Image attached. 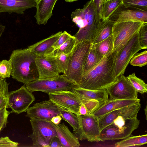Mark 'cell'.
I'll return each mask as SVG.
<instances>
[{
	"instance_id": "1",
	"label": "cell",
	"mask_w": 147,
	"mask_h": 147,
	"mask_svg": "<svg viewBox=\"0 0 147 147\" xmlns=\"http://www.w3.org/2000/svg\"><path fill=\"white\" fill-rule=\"evenodd\" d=\"M117 54L110 53L94 67L84 74L77 86L91 90L106 89L115 82L114 66Z\"/></svg>"
},
{
	"instance_id": "2",
	"label": "cell",
	"mask_w": 147,
	"mask_h": 147,
	"mask_svg": "<svg viewBox=\"0 0 147 147\" xmlns=\"http://www.w3.org/2000/svg\"><path fill=\"white\" fill-rule=\"evenodd\" d=\"M72 21L79 29L74 36L76 42L87 40L93 42L102 20L93 0L87 2L82 9H77L71 14Z\"/></svg>"
},
{
	"instance_id": "3",
	"label": "cell",
	"mask_w": 147,
	"mask_h": 147,
	"mask_svg": "<svg viewBox=\"0 0 147 147\" xmlns=\"http://www.w3.org/2000/svg\"><path fill=\"white\" fill-rule=\"evenodd\" d=\"M35 57L27 48L13 51L9 58L12 64V78L24 84L38 79Z\"/></svg>"
},
{
	"instance_id": "4",
	"label": "cell",
	"mask_w": 147,
	"mask_h": 147,
	"mask_svg": "<svg viewBox=\"0 0 147 147\" xmlns=\"http://www.w3.org/2000/svg\"><path fill=\"white\" fill-rule=\"evenodd\" d=\"M91 44L86 40L76 42L70 54L67 69L63 74L77 86L83 76L85 63Z\"/></svg>"
},
{
	"instance_id": "5",
	"label": "cell",
	"mask_w": 147,
	"mask_h": 147,
	"mask_svg": "<svg viewBox=\"0 0 147 147\" xmlns=\"http://www.w3.org/2000/svg\"><path fill=\"white\" fill-rule=\"evenodd\" d=\"M31 92L40 91L49 94L58 91L71 90L76 84L63 74L57 78L47 80L38 79L25 84Z\"/></svg>"
},
{
	"instance_id": "6",
	"label": "cell",
	"mask_w": 147,
	"mask_h": 147,
	"mask_svg": "<svg viewBox=\"0 0 147 147\" xmlns=\"http://www.w3.org/2000/svg\"><path fill=\"white\" fill-rule=\"evenodd\" d=\"M32 130L28 136L35 147H47L52 138L57 136L55 125L51 121L36 118L30 119Z\"/></svg>"
},
{
	"instance_id": "7",
	"label": "cell",
	"mask_w": 147,
	"mask_h": 147,
	"mask_svg": "<svg viewBox=\"0 0 147 147\" xmlns=\"http://www.w3.org/2000/svg\"><path fill=\"white\" fill-rule=\"evenodd\" d=\"M144 24L133 21L114 23L112 28L113 51H119L131 37L139 31Z\"/></svg>"
},
{
	"instance_id": "8",
	"label": "cell",
	"mask_w": 147,
	"mask_h": 147,
	"mask_svg": "<svg viewBox=\"0 0 147 147\" xmlns=\"http://www.w3.org/2000/svg\"><path fill=\"white\" fill-rule=\"evenodd\" d=\"M139 32L117 52L114 66V74L116 78L123 74L134 55L138 51L143 49L139 43Z\"/></svg>"
},
{
	"instance_id": "9",
	"label": "cell",
	"mask_w": 147,
	"mask_h": 147,
	"mask_svg": "<svg viewBox=\"0 0 147 147\" xmlns=\"http://www.w3.org/2000/svg\"><path fill=\"white\" fill-rule=\"evenodd\" d=\"M140 123L137 117L127 119L123 125H117L112 123L101 131L100 141L124 139L131 135L138 127Z\"/></svg>"
},
{
	"instance_id": "10",
	"label": "cell",
	"mask_w": 147,
	"mask_h": 147,
	"mask_svg": "<svg viewBox=\"0 0 147 147\" xmlns=\"http://www.w3.org/2000/svg\"><path fill=\"white\" fill-rule=\"evenodd\" d=\"M7 99V107L11 108L13 113L19 114L26 111L35 98L24 84L18 89L9 92Z\"/></svg>"
},
{
	"instance_id": "11",
	"label": "cell",
	"mask_w": 147,
	"mask_h": 147,
	"mask_svg": "<svg viewBox=\"0 0 147 147\" xmlns=\"http://www.w3.org/2000/svg\"><path fill=\"white\" fill-rule=\"evenodd\" d=\"M49 99L60 108L80 116L79 110L81 99L71 90L58 91L48 94Z\"/></svg>"
},
{
	"instance_id": "12",
	"label": "cell",
	"mask_w": 147,
	"mask_h": 147,
	"mask_svg": "<svg viewBox=\"0 0 147 147\" xmlns=\"http://www.w3.org/2000/svg\"><path fill=\"white\" fill-rule=\"evenodd\" d=\"M106 89L110 96V99L138 98V92L123 74L119 77L116 81Z\"/></svg>"
},
{
	"instance_id": "13",
	"label": "cell",
	"mask_w": 147,
	"mask_h": 147,
	"mask_svg": "<svg viewBox=\"0 0 147 147\" xmlns=\"http://www.w3.org/2000/svg\"><path fill=\"white\" fill-rule=\"evenodd\" d=\"M35 61L38 74V79H54L60 75L54 54L36 56Z\"/></svg>"
},
{
	"instance_id": "14",
	"label": "cell",
	"mask_w": 147,
	"mask_h": 147,
	"mask_svg": "<svg viewBox=\"0 0 147 147\" xmlns=\"http://www.w3.org/2000/svg\"><path fill=\"white\" fill-rule=\"evenodd\" d=\"M61 108L50 99L34 104L26 111V116L30 119L36 118L51 121L53 117L60 115Z\"/></svg>"
},
{
	"instance_id": "15",
	"label": "cell",
	"mask_w": 147,
	"mask_h": 147,
	"mask_svg": "<svg viewBox=\"0 0 147 147\" xmlns=\"http://www.w3.org/2000/svg\"><path fill=\"white\" fill-rule=\"evenodd\" d=\"M108 19L114 23L133 21L147 23V8L137 7L125 8L122 5Z\"/></svg>"
},
{
	"instance_id": "16",
	"label": "cell",
	"mask_w": 147,
	"mask_h": 147,
	"mask_svg": "<svg viewBox=\"0 0 147 147\" xmlns=\"http://www.w3.org/2000/svg\"><path fill=\"white\" fill-rule=\"evenodd\" d=\"M80 134L79 140H87L90 142L100 141L101 131L98 119L92 114L80 116Z\"/></svg>"
},
{
	"instance_id": "17",
	"label": "cell",
	"mask_w": 147,
	"mask_h": 147,
	"mask_svg": "<svg viewBox=\"0 0 147 147\" xmlns=\"http://www.w3.org/2000/svg\"><path fill=\"white\" fill-rule=\"evenodd\" d=\"M141 107L140 102L135 104L113 111L98 118L101 131L119 116H125L129 119L137 117Z\"/></svg>"
},
{
	"instance_id": "18",
	"label": "cell",
	"mask_w": 147,
	"mask_h": 147,
	"mask_svg": "<svg viewBox=\"0 0 147 147\" xmlns=\"http://www.w3.org/2000/svg\"><path fill=\"white\" fill-rule=\"evenodd\" d=\"M36 4L35 0H0V13L22 14L27 9L36 7Z\"/></svg>"
},
{
	"instance_id": "19",
	"label": "cell",
	"mask_w": 147,
	"mask_h": 147,
	"mask_svg": "<svg viewBox=\"0 0 147 147\" xmlns=\"http://www.w3.org/2000/svg\"><path fill=\"white\" fill-rule=\"evenodd\" d=\"M62 33V32H58L47 38L29 46L27 48L35 56L54 54L53 45Z\"/></svg>"
},
{
	"instance_id": "20",
	"label": "cell",
	"mask_w": 147,
	"mask_h": 147,
	"mask_svg": "<svg viewBox=\"0 0 147 147\" xmlns=\"http://www.w3.org/2000/svg\"><path fill=\"white\" fill-rule=\"evenodd\" d=\"M140 99H110L101 106L92 114L98 119L115 110L140 103Z\"/></svg>"
},
{
	"instance_id": "21",
	"label": "cell",
	"mask_w": 147,
	"mask_h": 147,
	"mask_svg": "<svg viewBox=\"0 0 147 147\" xmlns=\"http://www.w3.org/2000/svg\"><path fill=\"white\" fill-rule=\"evenodd\" d=\"M57 0H39L37 3L35 17L38 25L46 24L52 16V11Z\"/></svg>"
},
{
	"instance_id": "22",
	"label": "cell",
	"mask_w": 147,
	"mask_h": 147,
	"mask_svg": "<svg viewBox=\"0 0 147 147\" xmlns=\"http://www.w3.org/2000/svg\"><path fill=\"white\" fill-rule=\"evenodd\" d=\"M55 125L57 136L63 147H79L80 144L78 139L63 123Z\"/></svg>"
},
{
	"instance_id": "23",
	"label": "cell",
	"mask_w": 147,
	"mask_h": 147,
	"mask_svg": "<svg viewBox=\"0 0 147 147\" xmlns=\"http://www.w3.org/2000/svg\"><path fill=\"white\" fill-rule=\"evenodd\" d=\"M71 90L81 99H94L104 102L109 100V94L106 89L91 90L82 88L76 86Z\"/></svg>"
},
{
	"instance_id": "24",
	"label": "cell",
	"mask_w": 147,
	"mask_h": 147,
	"mask_svg": "<svg viewBox=\"0 0 147 147\" xmlns=\"http://www.w3.org/2000/svg\"><path fill=\"white\" fill-rule=\"evenodd\" d=\"M114 23L113 21L109 19L102 20L92 44L99 43L111 35Z\"/></svg>"
},
{
	"instance_id": "25",
	"label": "cell",
	"mask_w": 147,
	"mask_h": 147,
	"mask_svg": "<svg viewBox=\"0 0 147 147\" xmlns=\"http://www.w3.org/2000/svg\"><path fill=\"white\" fill-rule=\"evenodd\" d=\"M60 115L62 119L67 122L72 127L74 134L79 139L80 134V116L61 108Z\"/></svg>"
},
{
	"instance_id": "26",
	"label": "cell",
	"mask_w": 147,
	"mask_h": 147,
	"mask_svg": "<svg viewBox=\"0 0 147 147\" xmlns=\"http://www.w3.org/2000/svg\"><path fill=\"white\" fill-rule=\"evenodd\" d=\"M93 45L98 55L102 60L113 51V41L112 35L101 42Z\"/></svg>"
},
{
	"instance_id": "27",
	"label": "cell",
	"mask_w": 147,
	"mask_h": 147,
	"mask_svg": "<svg viewBox=\"0 0 147 147\" xmlns=\"http://www.w3.org/2000/svg\"><path fill=\"white\" fill-rule=\"evenodd\" d=\"M116 143L114 145L116 147H127L141 146L147 143L146 134L136 136H129Z\"/></svg>"
},
{
	"instance_id": "28",
	"label": "cell",
	"mask_w": 147,
	"mask_h": 147,
	"mask_svg": "<svg viewBox=\"0 0 147 147\" xmlns=\"http://www.w3.org/2000/svg\"><path fill=\"white\" fill-rule=\"evenodd\" d=\"M122 3V0H107L104 2L102 13V20L109 19Z\"/></svg>"
},
{
	"instance_id": "29",
	"label": "cell",
	"mask_w": 147,
	"mask_h": 147,
	"mask_svg": "<svg viewBox=\"0 0 147 147\" xmlns=\"http://www.w3.org/2000/svg\"><path fill=\"white\" fill-rule=\"evenodd\" d=\"M101 60L96 51L94 45L92 43L85 63L83 74L94 67Z\"/></svg>"
},
{
	"instance_id": "30",
	"label": "cell",
	"mask_w": 147,
	"mask_h": 147,
	"mask_svg": "<svg viewBox=\"0 0 147 147\" xmlns=\"http://www.w3.org/2000/svg\"><path fill=\"white\" fill-rule=\"evenodd\" d=\"M127 77L138 92L142 94L147 92V84L144 80L136 76L135 73Z\"/></svg>"
},
{
	"instance_id": "31",
	"label": "cell",
	"mask_w": 147,
	"mask_h": 147,
	"mask_svg": "<svg viewBox=\"0 0 147 147\" xmlns=\"http://www.w3.org/2000/svg\"><path fill=\"white\" fill-rule=\"evenodd\" d=\"M76 38L72 36L62 44L55 52V55L60 53L70 54L74 49L76 43Z\"/></svg>"
},
{
	"instance_id": "32",
	"label": "cell",
	"mask_w": 147,
	"mask_h": 147,
	"mask_svg": "<svg viewBox=\"0 0 147 147\" xmlns=\"http://www.w3.org/2000/svg\"><path fill=\"white\" fill-rule=\"evenodd\" d=\"M71 53L68 54L60 53L55 55L60 72L63 74H65L67 69Z\"/></svg>"
},
{
	"instance_id": "33",
	"label": "cell",
	"mask_w": 147,
	"mask_h": 147,
	"mask_svg": "<svg viewBox=\"0 0 147 147\" xmlns=\"http://www.w3.org/2000/svg\"><path fill=\"white\" fill-rule=\"evenodd\" d=\"M131 65L134 66L142 67L147 64V51L135 54L130 61Z\"/></svg>"
},
{
	"instance_id": "34",
	"label": "cell",
	"mask_w": 147,
	"mask_h": 147,
	"mask_svg": "<svg viewBox=\"0 0 147 147\" xmlns=\"http://www.w3.org/2000/svg\"><path fill=\"white\" fill-rule=\"evenodd\" d=\"M12 69V64L10 59L0 61V77L3 79L9 78Z\"/></svg>"
},
{
	"instance_id": "35",
	"label": "cell",
	"mask_w": 147,
	"mask_h": 147,
	"mask_svg": "<svg viewBox=\"0 0 147 147\" xmlns=\"http://www.w3.org/2000/svg\"><path fill=\"white\" fill-rule=\"evenodd\" d=\"M81 100L82 103L85 106L90 114H92L106 102L94 99H81Z\"/></svg>"
},
{
	"instance_id": "36",
	"label": "cell",
	"mask_w": 147,
	"mask_h": 147,
	"mask_svg": "<svg viewBox=\"0 0 147 147\" xmlns=\"http://www.w3.org/2000/svg\"><path fill=\"white\" fill-rule=\"evenodd\" d=\"M122 5L125 8L137 7L147 8V0H122Z\"/></svg>"
},
{
	"instance_id": "37",
	"label": "cell",
	"mask_w": 147,
	"mask_h": 147,
	"mask_svg": "<svg viewBox=\"0 0 147 147\" xmlns=\"http://www.w3.org/2000/svg\"><path fill=\"white\" fill-rule=\"evenodd\" d=\"M139 40L143 49L147 48V23H144L139 32Z\"/></svg>"
},
{
	"instance_id": "38",
	"label": "cell",
	"mask_w": 147,
	"mask_h": 147,
	"mask_svg": "<svg viewBox=\"0 0 147 147\" xmlns=\"http://www.w3.org/2000/svg\"><path fill=\"white\" fill-rule=\"evenodd\" d=\"M6 107L0 110V133L1 131L6 126L7 118L9 114L13 113L12 111H7Z\"/></svg>"
},
{
	"instance_id": "39",
	"label": "cell",
	"mask_w": 147,
	"mask_h": 147,
	"mask_svg": "<svg viewBox=\"0 0 147 147\" xmlns=\"http://www.w3.org/2000/svg\"><path fill=\"white\" fill-rule=\"evenodd\" d=\"M72 36L66 31L62 32L58 39L53 45V47L54 52L62 44Z\"/></svg>"
},
{
	"instance_id": "40",
	"label": "cell",
	"mask_w": 147,
	"mask_h": 147,
	"mask_svg": "<svg viewBox=\"0 0 147 147\" xmlns=\"http://www.w3.org/2000/svg\"><path fill=\"white\" fill-rule=\"evenodd\" d=\"M18 145V142L12 141L7 136L0 138V147H16Z\"/></svg>"
},
{
	"instance_id": "41",
	"label": "cell",
	"mask_w": 147,
	"mask_h": 147,
	"mask_svg": "<svg viewBox=\"0 0 147 147\" xmlns=\"http://www.w3.org/2000/svg\"><path fill=\"white\" fill-rule=\"evenodd\" d=\"M9 84L5 78L3 79L0 77V93H2L7 98L9 93L8 91Z\"/></svg>"
},
{
	"instance_id": "42",
	"label": "cell",
	"mask_w": 147,
	"mask_h": 147,
	"mask_svg": "<svg viewBox=\"0 0 147 147\" xmlns=\"http://www.w3.org/2000/svg\"><path fill=\"white\" fill-rule=\"evenodd\" d=\"M47 147H63L57 136L53 137Z\"/></svg>"
},
{
	"instance_id": "43",
	"label": "cell",
	"mask_w": 147,
	"mask_h": 147,
	"mask_svg": "<svg viewBox=\"0 0 147 147\" xmlns=\"http://www.w3.org/2000/svg\"><path fill=\"white\" fill-rule=\"evenodd\" d=\"M97 12L102 20V13L103 5V0H93Z\"/></svg>"
},
{
	"instance_id": "44",
	"label": "cell",
	"mask_w": 147,
	"mask_h": 147,
	"mask_svg": "<svg viewBox=\"0 0 147 147\" xmlns=\"http://www.w3.org/2000/svg\"><path fill=\"white\" fill-rule=\"evenodd\" d=\"M7 99L4 95L2 93H0V110L4 107H7Z\"/></svg>"
},
{
	"instance_id": "45",
	"label": "cell",
	"mask_w": 147,
	"mask_h": 147,
	"mask_svg": "<svg viewBox=\"0 0 147 147\" xmlns=\"http://www.w3.org/2000/svg\"><path fill=\"white\" fill-rule=\"evenodd\" d=\"M79 115L80 116H86L90 115L85 106L82 103L79 110Z\"/></svg>"
},
{
	"instance_id": "46",
	"label": "cell",
	"mask_w": 147,
	"mask_h": 147,
	"mask_svg": "<svg viewBox=\"0 0 147 147\" xmlns=\"http://www.w3.org/2000/svg\"><path fill=\"white\" fill-rule=\"evenodd\" d=\"M62 119L61 115H58L52 117L51 121L54 124L58 125L60 123Z\"/></svg>"
},
{
	"instance_id": "47",
	"label": "cell",
	"mask_w": 147,
	"mask_h": 147,
	"mask_svg": "<svg viewBox=\"0 0 147 147\" xmlns=\"http://www.w3.org/2000/svg\"><path fill=\"white\" fill-rule=\"evenodd\" d=\"M5 28V26L0 24V38L3 33L4 32Z\"/></svg>"
},
{
	"instance_id": "48",
	"label": "cell",
	"mask_w": 147,
	"mask_h": 147,
	"mask_svg": "<svg viewBox=\"0 0 147 147\" xmlns=\"http://www.w3.org/2000/svg\"><path fill=\"white\" fill-rule=\"evenodd\" d=\"M147 105L146 106L145 108L144 109V111H145V114L146 116V119L147 120Z\"/></svg>"
},
{
	"instance_id": "49",
	"label": "cell",
	"mask_w": 147,
	"mask_h": 147,
	"mask_svg": "<svg viewBox=\"0 0 147 147\" xmlns=\"http://www.w3.org/2000/svg\"><path fill=\"white\" fill-rule=\"evenodd\" d=\"M65 1L67 2H72L75 1H78V0H65Z\"/></svg>"
},
{
	"instance_id": "50",
	"label": "cell",
	"mask_w": 147,
	"mask_h": 147,
	"mask_svg": "<svg viewBox=\"0 0 147 147\" xmlns=\"http://www.w3.org/2000/svg\"><path fill=\"white\" fill-rule=\"evenodd\" d=\"M35 1L36 2V3H37V2H38V1L39 0H35Z\"/></svg>"
},
{
	"instance_id": "51",
	"label": "cell",
	"mask_w": 147,
	"mask_h": 147,
	"mask_svg": "<svg viewBox=\"0 0 147 147\" xmlns=\"http://www.w3.org/2000/svg\"><path fill=\"white\" fill-rule=\"evenodd\" d=\"M106 1V0H103V2H105Z\"/></svg>"
},
{
	"instance_id": "52",
	"label": "cell",
	"mask_w": 147,
	"mask_h": 147,
	"mask_svg": "<svg viewBox=\"0 0 147 147\" xmlns=\"http://www.w3.org/2000/svg\"></svg>"
},
{
	"instance_id": "53",
	"label": "cell",
	"mask_w": 147,
	"mask_h": 147,
	"mask_svg": "<svg viewBox=\"0 0 147 147\" xmlns=\"http://www.w3.org/2000/svg\"></svg>"
}]
</instances>
